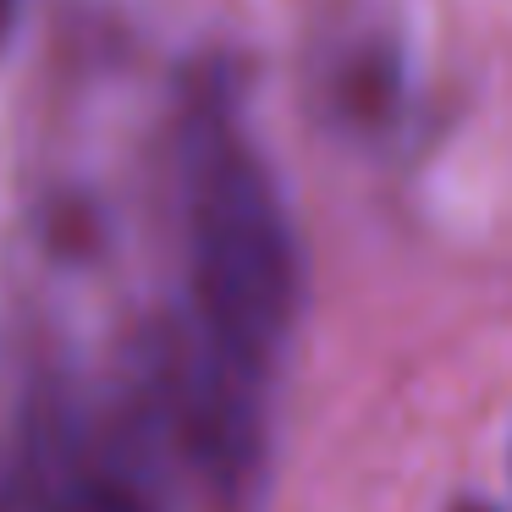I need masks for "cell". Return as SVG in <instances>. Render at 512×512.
<instances>
[{
    "label": "cell",
    "mask_w": 512,
    "mask_h": 512,
    "mask_svg": "<svg viewBox=\"0 0 512 512\" xmlns=\"http://www.w3.org/2000/svg\"><path fill=\"white\" fill-rule=\"evenodd\" d=\"M182 226L204 336L270 369L298 325L303 254L270 171L215 111H199L182 144Z\"/></svg>",
    "instance_id": "cell-1"
},
{
    "label": "cell",
    "mask_w": 512,
    "mask_h": 512,
    "mask_svg": "<svg viewBox=\"0 0 512 512\" xmlns=\"http://www.w3.org/2000/svg\"><path fill=\"white\" fill-rule=\"evenodd\" d=\"M265 369L226 353L215 336L182 364L171 386V424L188 474L221 512H248L265 485L270 441H265V397H259Z\"/></svg>",
    "instance_id": "cell-2"
},
{
    "label": "cell",
    "mask_w": 512,
    "mask_h": 512,
    "mask_svg": "<svg viewBox=\"0 0 512 512\" xmlns=\"http://www.w3.org/2000/svg\"><path fill=\"white\" fill-rule=\"evenodd\" d=\"M61 512H149V507L122 485H78L61 501Z\"/></svg>",
    "instance_id": "cell-3"
},
{
    "label": "cell",
    "mask_w": 512,
    "mask_h": 512,
    "mask_svg": "<svg viewBox=\"0 0 512 512\" xmlns=\"http://www.w3.org/2000/svg\"><path fill=\"white\" fill-rule=\"evenodd\" d=\"M12 17H17V0H0V34L12 28Z\"/></svg>",
    "instance_id": "cell-4"
},
{
    "label": "cell",
    "mask_w": 512,
    "mask_h": 512,
    "mask_svg": "<svg viewBox=\"0 0 512 512\" xmlns=\"http://www.w3.org/2000/svg\"><path fill=\"white\" fill-rule=\"evenodd\" d=\"M457 512H490V507H457Z\"/></svg>",
    "instance_id": "cell-5"
}]
</instances>
